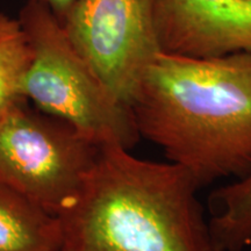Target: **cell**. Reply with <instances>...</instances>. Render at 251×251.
I'll use <instances>...</instances> for the list:
<instances>
[{
    "label": "cell",
    "mask_w": 251,
    "mask_h": 251,
    "mask_svg": "<svg viewBox=\"0 0 251 251\" xmlns=\"http://www.w3.org/2000/svg\"><path fill=\"white\" fill-rule=\"evenodd\" d=\"M130 109L140 137L159 147L200 187L251 172V52H161Z\"/></svg>",
    "instance_id": "cell-1"
},
{
    "label": "cell",
    "mask_w": 251,
    "mask_h": 251,
    "mask_svg": "<svg viewBox=\"0 0 251 251\" xmlns=\"http://www.w3.org/2000/svg\"><path fill=\"white\" fill-rule=\"evenodd\" d=\"M129 150L100 147L76 201L58 216L61 250L218 251L192 176Z\"/></svg>",
    "instance_id": "cell-2"
},
{
    "label": "cell",
    "mask_w": 251,
    "mask_h": 251,
    "mask_svg": "<svg viewBox=\"0 0 251 251\" xmlns=\"http://www.w3.org/2000/svg\"><path fill=\"white\" fill-rule=\"evenodd\" d=\"M33 49L24 83L28 102L70 125L97 146L131 149L140 139L131 109L81 57L47 0H27L19 13Z\"/></svg>",
    "instance_id": "cell-3"
},
{
    "label": "cell",
    "mask_w": 251,
    "mask_h": 251,
    "mask_svg": "<svg viewBox=\"0 0 251 251\" xmlns=\"http://www.w3.org/2000/svg\"><path fill=\"white\" fill-rule=\"evenodd\" d=\"M99 148L25 101L0 122V184L59 216L76 201Z\"/></svg>",
    "instance_id": "cell-4"
},
{
    "label": "cell",
    "mask_w": 251,
    "mask_h": 251,
    "mask_svg": "<svg viewBox=\"0 0 251 251\" xmlns=\"http://www.w3.org/2000/svg\"><path fill=\"white\" fill-rule=\"evenodd\" d=\"M158 0H77L62 20L69 39L97 76L130 108L161 54Z\"/></svg>",
    "instance_id": "cell-5"
},
{
    "label": "cell",
    "mask_w": 251,
    "mask_h": 251,
    "mask_svg": "<svg viewBox=\"0 0 251 251\" xmlns=\"http://www.w3.org/2000/svg\"><path fill=\"white\" fill-rule=\"evenodd\" d=\"M157 31L169 54L251 52V0H158Z\"/></svg>",
    "instance_id": "cell-6"
},
{
    "label": "cell",
    "mask_w": 251,
    "mask_h": 251,
    "mask_svg": "<svg viewBox=\"0 0 251 251\" xmlns=\"http://www.w3.org/2000/svg\"><path fill=\"white\" fill-rule=\"evenodd\" d=\"M62 247L58 216L0 184V251H59Z\"/></svg>",
    "instance_id": "cell-7"
},
{
    "label": "cell",
    "mask_w": 251,
    "mask_h": 251,
    "mask_svg": "<svg viewBox=\"0 0 251 251\" xmlns=\"http://www.w3.org/2000/svg\"><path fill=\"white\" fill-rule=\"evenodd\" d=\"M33 49L19 19L0 13V122L27 101L24 83Z\"/></svg>",
    "instance_id": "cell-8"
},
{
    "label": "cell",
    "mask_w": 251,
    "mask_h": 251,
    "mask_svg": "<svg viewBox=\"0 0 251 251\" xmlns=\"http://www.w3.org/2000/svg\"><path fill=\"white\" fill-rule=\"evenodd\" d=\"M59 20H63L77 0H47Z\"/></svg>",
    "instance_id": "cell-9"
},
{
    "label": "cell",
    "mask_w": 251,
    "mask_h": 251,
    "mask_svg": "<svg viewBox=\"0 0 251 251\" xmlns=\"http://www.w3.org/2000/svg\"><path fill=\"white\" fill-rule=\"evenodd\" d=\"M59 251H62V250H59Z\"/></svg>",
    "instance_id": "cell-10"
}]
</instances>
